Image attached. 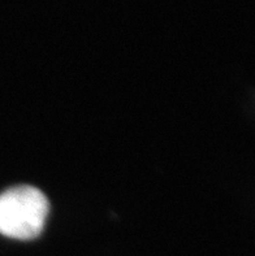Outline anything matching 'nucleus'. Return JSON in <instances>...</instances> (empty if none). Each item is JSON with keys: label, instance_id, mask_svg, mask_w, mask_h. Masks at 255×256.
Instances as JSON below:
<instances>
[{"label": "nucleus", "instance_id": "1", "mask_svg": "<svg viewBox=\"0 0 255 256\" xmlns=\"http://www.w3.org/2000/svg\"><path fill=\"white\" fill-rule=\"evenodd\" d=\"M50 203L39 188H11L0 194V234L12 240H34L45 229Z\"/></svg>", "mask_w": 255, "mask_h": 256}]
</instances>
